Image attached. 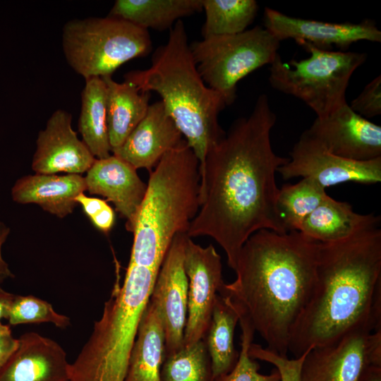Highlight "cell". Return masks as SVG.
<instances>
[{
  "mask_svg": "<svg viewBox=\"0 0 381 381\" xmlns=\"http://www.w3.org/2000/svg\"><path fill=\"white\" fill-rule=\"evenodd\" d=\"M277 116L265 94L250 114L233 122L207 152L200 173V206L188 237L212 238L234 271L240 250L256 231L286 230L277 207L275 174L289 158L277 155L271 143Z\"/></svg>",
  "mask_w": 381,
  "mask_h": 381,
  "instance_id": "6da1fadb",
  "label": "cell"
},
{
  "mask_svg": "<svg viewBox=\"0 0 381 381\" xmlns=\"http://www.w3.org/2000/svg\"><path fill=\"white\" fill-rule=\"evenodd\" d=\"M318 250V242L298 231L259 230L240 250L236 279L218 292L262 337L265 348L284 357L313 291Z\"/></svg>",
  "mask_w": 381,
  "mask_h": 381,
  "instance_id": "7a4b0ae2",
  "label": "cell"
},
{
  "mask_svg": "<svg viewBox=\"0 0 381 381\" xmlns=\"http://www.w3.org/2000/svg\"><path fill=\"white\" fill-rule=\"evenodd\" d=\"M381 329V229L319 243L316 278L292 331L289 352L332 344L356 330Z\"/></svg>",
  "mask_w": 381,
  "mask_h": 381,
  "instance_id": "3957f363",
  "label": "cell"
},
{
  "mask_svg": "<svg viewBox=\"0 0 381 381\" xmlns=\"http://www.w3.org/2000/svg\"><path fill=\"white\" fill-rule=\"evenodd\" d=\"M124 79L142 92H155L161 97L198 159L200 174L208 150L226 133L219 114L226 104L198 73L183 22L178 20L170 29L167 42L154 52L150 68L128 72Z\"/></svg>",
  "mask_w": 381,
  "mask_h": 381,
  "instance_id": "277c9868",
  "label": "cell"
},
{
  "mask_svg": "<svg viewBox=\"0 0 381 381\" xmlns=\"http://www.w3.org/2000/svg\"><path fill=\"white\" fill-rule=\"evenodd\" d=\"M200 163L186 140L150 172L138 212L129 263L158 272L178 234H186L200 206Z\"/></svg>",
  "mask_w": 381,
  "mask_h": 381,
  "instance_id": "5b68a950",
  "label": "cell"
},
{
  "mask_svg": "<svg viewBox=\"0 0 381 381\" xmlns=\"http://www.w3.org/2000/svg\"><path fill=\"white\" fill-rule=\"evenodd\" d=\"M158 272L129 263L75 360L69 381H124L138 324Z\"/></svg>",
  "mask_w": 381,
  "mask_h": 381,
  "instance_id": "8992f818",
  "label": "cell"
},
{
  "mask_svg": "<svg viewBox=\"0 0 381 381\" xmlns=\"http://www.w3.org/2000/svg\"><path fill=\"white\" fill-rule=\"evenodd\" d=\"M62 47L68 65L85 80L111 76L126 62L150 54L152 42L147 30L108 16L68 21Z\"/></svg>",
  "mask_w": 381,
  "mask_h": 381,
  "instance_id": "52a82bcc",
  "label": "cell"
},
{
  "mask_svg": "<svg viewBox=\"0 0 381 381\" xmlns=\"http://www.w3.org/2000/svg\"><path fill=\"white\" fill-rule=\"evenodd\" d=\"M310 56L289 63L279 54L270 67L271 86L302 100L322 119L347 102L346 91L354 71L367 59L366 53L303 47Z\"/></svg>",
  "mask_w": 381,
  "mask_h": 381,
  "instance_id": "ba28073f",
  "label": "cell"
},
{
  "mask_svg": "<svg viewBox=\"0 0 381 381\" xmlns=\"http://www.w3.org/2000/svg\"><path fill=\"white\" fill-rule=\"evenodd\" d=\"M280 42L261 26L234 35H214L190 44L197 70L226 106L236 98L237 84L250 73L271 65Z\"/></svg>",
  "mask_w": 381,
  "mask_h": 381,
  "instance_id": "9c48e42d",
  "label": "cell"
},
{
  "mask_svg": "<svg viewBox=\"0 0 381 381\" xmlns=\"http://www.w3.org/2000/svg\"><path fill=\"white\" fill-rule=\"evenodd\" d=\"M371 365H381V329L356 330L315 346L303 362L301 381H361Z\"/></svg>",
  "mask_w": 381,
  "mask_h": 381,
  "instance_id": "30bf717a",
  "label": "cell"
},
{
  "mask_svg": "<svg viewBox=\"0 0 381 381\" xmlns=\"http://www.w3.org/2000/svg\"><path fill=\"white\" fill-rule=\"evenodd\" d=\"M277 172L285 180L307 178L324 188L348 181L373 184L381 181V157L359 162L337 157L304 131Z\"/></svg>",
  "mask_w": 381,
  "mask_h": 381,
  "instance_id": "8fae6325",
  "label": "cell"
},
{
  "mask_svg": "<svg viewBox=\"0 0 381 381\" xmlns=\"http://www.w3.org/2000/svg\"><path fill=\"white\" fill-rule=\"evenodd\" d=\"M186 234L174 238L158 271L149 302L156 310L165 336L164 356L183 347L188 313V277L184 267Z\"/></svg>",
  "mask_w": 381,
  "mask_h": 381,
  "instance_id": "7c38bea8",
  "label": "cell"
},
{
  "mask_svg": "<svg viewBox=\"0 0 381 381\" xmlns=\"http://www.w3.org/2000/svg\"><path fill=\"white\" fill-rule=\"evenodd\" d=\"M184 267L188 277V313L183 347L203 339L210 322L214 301L224 283L221 256L212 245L202 247L187 237Z\"/></svg>",
  "mask_w": 381,
  "mask_h": 381,
  "instance_id": "4fadbf2b",
  "label": "cell"
},
{
  "mask_svg": "<svg viewBox=\"0 0 381 381\" xmlns=\"http://www.w3.org/2000/svg\"><path fill=\"white\" fill-rule=\"evenodd\" d=\"M264 26L279 42L292 39L303 47L312 46L322 50H332L335 47L345 52L358 41L381 42L380 30L370 20L359 23H328L291 17L266 7Z\"/></svg>",
  "mask_w": 381,
  "mask_h": 381,
  "instance_id": "5bb4252c",
  "label": "cell"
},
{
  "mask_svg": "<svg viewBox=\"0 0 381 381\" xmlns=\"http://www.w3.org/2000/svg\"><path fill=\"white\" fill-rule=\"evenodd\" d=\"M305 132L337 157L359 162L381 157V126L356 113L347 102L329 116L316 118Z\"/></svg>",
  "mask_w": 381,
  "mask_h": 381,
  "instance_id": "9a60e30c",
  "label": "cell"
},
{
  "mask_svg": "<svg viewBox=\"0 0 381 381\" xmlns=\"http://www.w3.org/2000/svg\"><path fill=\"white\" fill-rule=\"evenodd\" d=\"M72 116L56 110L36 140L32 162L35 174H80L87 172L96 158L72 128Z\"/></svg>",
  "mask_w": 381,
  "mask_h": 381,
  "instance_id": "2e32d148",
  "label": "cell"
},
{
  "mask_svg": "<svg viewBox=\"0 0 381 381\" xmlns=\"http://www.w3.org/2000/svg\"><path fill=\"white\" fill-rule=\"evenodd\" d=\"M86 190L111 202L126 219V228L132 232L144 199L147 184L131 164L114 155L96 159L85 176Z\"/></svg>",
  "mask_w": 381,
  "mask_h": 381,
  "instance_id": "e0dca14e",
  "label": "cell"
},
{
  "mask_svg": "<svg viewBox=\"0 0 381 381\" xmlns=\"http://www.w3.org/2000/svg\"><path fill=\"white\" fill-rule=\"evenodd\" d=\"M183 135L162 101L150 104L147 114L112 155L124 160L136 170L150 172L160 159L176 147Z\"/></svg>",
  "mask_w": 381,
  "mask_h": 381,
  "instance_id": "ac0fdd59",
  "label": "cell"
},
{
  "mask_svg": "<svg viewBox=\"0 0 381 381\" xmlns=\"http://www.w3.org/2000/svg\"><path fill=\"white\" fill-rule=\"evenodd\" d=\"M18 341L0 370V381H69L70 363L57 342L32 332L23 334Z\"/></svg>",
  "mask_w": 381,
  "mask_h": 381,
  "instance_id": "d6986e66",
  "label": "cell"
},
{
  "mask_svg": "<svg viewBox=\"0 0 381 381\" xmlns=\"http://www.w3.org/2000/svg\"><path fill=\"white\" fill-rule=\"evenodd\" d=\"M86 190L85 177L80 174H35L18 179L11 188V197L20 204H37L59 218L71 214L75 198Z\"/></svg>",
  "mask_w": 381,
  "mask_h": 381,
  "instance_id": "ffe728a7",
  "label": "cell"
},
{
  "mask_svg": "<svg viewBox=\"0 0 381 381\" xmlns=\"http://www.w3.org/2000/svg\"><path fill=\"white\" fill-rule=\"evenodd\" d=\"M380 224V217L356 213L349 203L329 197L305 219L298 231L315 241L332 243Z\"/></svg>",
  "mask_w": 381,
  "mask_h": 381,
  "instance_id": "44dd1931",
  "label": "cell"
},
{
  "mask_svg": "<svg viewBox=\"0 0 381 381\" xmlns=\"http://www.w3.org/2000/svg\"><path fill=\"white\" fill-rule=\"evenodd\" d=\"M107 85V127L111 152L119 148L147 114L150 94L133 84L102 78Z\"/></svg>",
  "mask_w": 381,
  "mask_h": 381,
  "instance_id": "7402d4cb",
  "label": "cell"
},
{
  "mask_svg": "<svg viewBox=\"0 0 381 381\" xmlns=\"http://www.w3.org/2000/svg\"><path fill=\"white\" fill-rule=\"evenodd\" d=\"M164 349L163 326L148 301L138 324L124 381H160Z\"/></svg>",
  "mask_w": 381,
  "mask_h": 381,
  "instance_id": "603a6c76",
  "label": "cell"
},
{
  "mask_svg": "<svg viewBox=\"0 0 381 381\" xmlns=\"http://www.w3.org/2000/svg\"><path fill=\"white\" fill-rule=\"evenodd\" d=\"M202 10V0H116L109 16L147 30L164 31L181 18Z\"/></svg>",
  "mask_w": 381,
  "mask_h": 381,
  "instance_id": "cb8c5ba5",
  "label": "cell"
},
{
  "mask_svg": "<svg viewBox=\"0 0 381 381\" xmlns=\"http://www.w3.org/2000/svg\"><path fill=\"white\" fill-rule=\"evenodd\" d=\"M78 129L83 141L96 159L111 155L107 112V85L102 78L85 79L81 92Z\"/></svg>",
  "mask_w": 381,
  "mask_h": 381,
  "instance_id": "d4e9b609",
  "label": "cell"
},
{
  "mask_svg": "<svg viewBox=\"0 0 381 381\" xmlns=\"http://www.w3.org/2000/svg\"><path fill=\"white\" fill-rule=\"evenodd\" d=\"M238 315L230 301L217 294L210 325L203 337L209 353L214 379L229 373L236 365L239 352L234 346Z\"/></svg>",
  "mask_w": 381,
  "mask_h": 381,
  "instance_id": "484cf974",
  "label": "cell"
},
{
  "mask_svg": "<svg viewBox=\"0 0 381 381\" xmlns=\"http://www.w3.org/2000/svg\"><path fill=\"white\" fill-rule=\"evenodd\" d=\"M205 20L203 37L234 35L246 30L258 13L255 0H202Z\"/></svg>",
  "mask_w": 381,
  "mask_h": 381,
  "instance_id": "4316f807",
  "label": "cell"
},
{
  "mask_svg": "<svg viewBox=\"0 0 381 381\" xmlns=\"http://www.w3.org/2000/svg\"><path fill=\"white\" fill-rule=\"evenodd\" d=\"M329 198L325 188L307 178L279 188L277 207L286 230L298 231L305 219Z\"/></svg>",
  "mask_w": 381,
  "mask_h": 381,
  "instance_id": "83f0119b",
  "label": "cell"
},
{
  "mask_svg": "<svg viewBox=\"0 0 381 381\" xmlns=\"http://www.w3.org/2000/svg\"><path fill=\"white\" fill-rule=\"evenodd\" d=\"M160 381H214L211 360L204 340L164 356Z\"/></svg>",
  "mask_w": 381,
  "mask_h": 381,
  "instance_id": "f1b7e54d",
  "label": "cell"
},
{
  "mask_svg": "<svg viewBox=\"0 0 381 381\" xmlns=\"http://www.w3.org/2000/svg\"><path fill=\"white\" fill-rule=\"evenodd\" d=\"M7 320L11 325L44 322L59 328L70 325V319L58 313L51 303L30 295H16Z\"/></svg>",
  "mask_w": 381,
  "mask_h": 381,
  "instance_id": "f546056e",
  "label": "cell"
},
{
  "mask_svg": "<svg viewBox=\"0 0 381 381\" xmlns=\"http://www.w3.org/2000/svg\"><path fill=\"white\" fill-rule=\"evenodd\" d=\"M238 322L241 329V342L238 361L229 373L215 377L214 381H280L277 370L269 375L259 373V363L248 355V349L253 343L255 331L247 320L239 318Z\"/></svg>",
  "mask_w": 381,
  "mask_h": 381,
  "instance_id": "4dcf8cb0",
  "label": "cell"
},
{
  "mask_svg": "<svg viewBox=\"0 0 381 381\" xmlns=\"http://www.w3.org/2000/svg\"><path fill=\"white\" fill-rule=\"evenodd\" d=\"M310 347L298 358L289 359L272 351L260 344L251 343L248 355L255 360H260L274 365L280 375V381H301V373L303 362Z\"/></svg>",
  "mask_w": 381,
  "mask_h": 381,
  "instance_id": "1f68e13d",
  "label": "cell"
},
{
  "mask_svg": "<svg viewBox=\"0 0 381 381\" xmlns=\"http://www.w3.org/2000/svg\"><path fill=\"white\" fill-rule=\"evenodd\" d=\"M352 110L367 119L381 114V76L368 83L359 95L349 104Z\"/></svg>",
  "mask_w": 381,
  "mask_h": 381,
  "instance_id": "d6a6232c",
  "label": "cell"
},
{
  "mask_svg": "<svg viewBox=\"0 0 381 381\" xmlns=\"http://www.w3.org/2000/svg\"><path fill=\"white\" fill-rule=\"evenodd\" d=\"M18 339L13 337L10 327L0 322V370L15 352Z\"/></svg>",
  "mask_w": 381,
  "mask_h": 381,
  "instance_id": "836d02e7",
  "label": "cell"
},
{
  "mask_svg": "<svg viewBox=\"0 0 381 381\" xmlns=\"http://www.w3.org/2000/svg\"><path fill=\"white\" fill-rule=\"evenodd\" d=\"M75 202L82 206L90 219L108 205L107 200L86 196L84 193L79 194L75 198Z\"/></svg>",
  "mask_w": 381,
  "mask_h": 381,
  "instance_id": "e575fe53",
  "label": "cell"
},
{
  "mask_svg": "<svg viewBox=\"0 0 381 381\" xmlns=\"http://www.w3.org/2000/svg\"><path fill=\"white\" fill-rule=\"evenodd\" d=\"M90 220L98 229L104 233H107L111 229L114 224L115 213L114 210L107 205Z\"/></svg>",
  "mask_w": 381,
  "mask_h": 381,
  "instance_id": "d590c367",
  "label": "cell"
},
{
  "mask_svg": "<svg viewBox=\"0 0 381 381\" xmlns=\"http://www.w3.org/2000/svg\"><path fill=\"white\" fill-rule=\"evenodd\" d=\"M10 228L4 222H0V283L7 279L13 278L14 274L11 271L8 263L2 256V246L10 234Z\"/></svg>",
  "mask_w": 381,
  "mask_h": 381,
  "instance_id": "8d00e7d4",
  "label": "cell"
},
{
  "mask_svg": "<svg viewBox=\"0 0 381 381\" xmlns=\"http://www.w3.org/2000/svg\"><path fill=\"white\" fill-rule=\"evenodd\" d=\"M16 295L0 288V322L7 319Z\"/></svg>",
  "mask_w": 381,
  "mask_h": 381,
  "instance_id": "74e56055",
  "label": "cell"
},
{
  "mask_svg": "<svg viewBox=\"0 0 381 381\" xmlns=\"http://www.w3.org/2000/svg\"><path fill=\"white\" fill-rule=\"evenodd\" d=\"M361 381H381V365L370 366Z\"/></svg>",
  "mask_w": 381,
  "mask_h": 381,
  "instance_id": "f35d334b",
  "label": "cell"
}]
</instances>
